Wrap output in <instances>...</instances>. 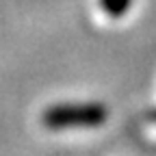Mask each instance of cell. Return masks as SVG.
Returning a JSON list of instances; mask_svg holds the SVG:
<instances>
[{"instance_id":"1","label":"cell","mask_w":156,"mask_h":156,"mask_svg":"<svg viewBox=\"0 0 156 156\" xmlns=\"http://www.w3.org/2000/svg\"><path fill=\"white\" fill-rule=\"evenodd\" d=\"M106 108L100 104H63L44 113L46 128H93L106 119Z\"/></svg>"},{"instance_id":"2","label":"cell","mask_w":156,"mask_h":156,"mask_svg":"<svg viewBox=\"0 0 156 156\" xmlns=\"http://www.w3.org/2000/svg\"><path fill=\"white\" fill-rule=\"evenodd\" d=\"M132 0H100V7L108 13V15H122L128 11Z\"/></svg>"},{"instance_id":"3","label":"cell","mask_w":156,"mask_h":156,"mask_svg":"<svg viewBox=\"0 0 156 156\" xmlns=\"http://www.w3.org/2000/svg\"><path fill=\"white\" fill-rule=\"evenodd\" d=\"M152 119H154V122H156V113H154V115H152Z\"/></svg>"}]
</instances>
